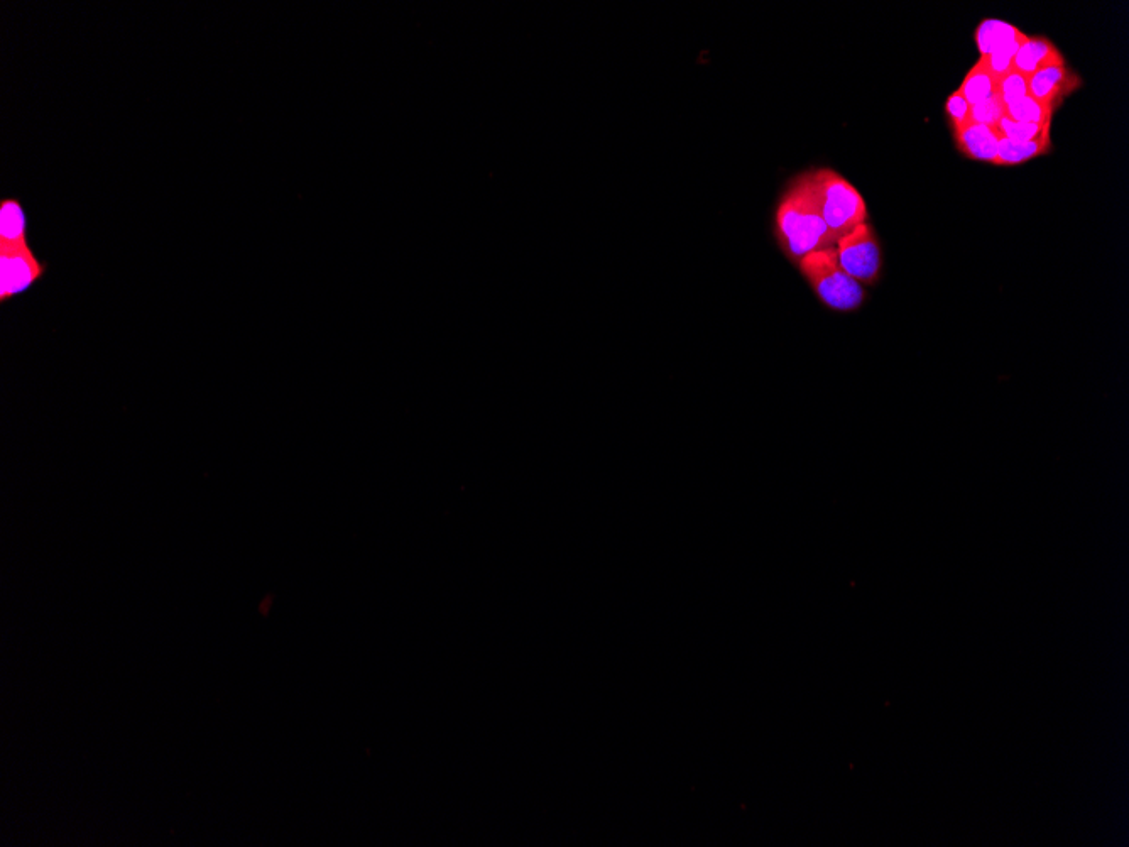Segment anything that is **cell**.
Here are the masks:
<instances>
[{
	"label": "cell",
	"mask_w": 1129,
	"mask_h": 847,
	"mask_svg": "<svg viewBox=\"0 0 1129 847\" xmlns=\"http://www.w3.org/2000/svg\"><path fill=\"white\" fill-rule=\"evenodd\" d=\"M776 235L793 263L825 247L834 246L820 212L819 193L813 171L791 181L776 212Z\"/></svg>",
	"instance_id": "cell-1"
},
{
	"label": "cell",
	"mask_w": 1129,
	"mask_h": 847,
	"mask_svg": "<svg viewBox=\"0 0 1129 847\" xmlns=\"http://www.w3.org/2000/svg\"><path fill=\"white\" fill-rule=\"evenodd\" d=\"M798 268L825 307L854 312L866 300V290L842 269L835 247H825L803 257Z\"/></svg>",
	"instance_id": "cell-2"
},
{
	"label": "cell",
	"mask_w": 1129,
	"mask_h": 847,
	"mask_svg": "<svg viewBox=\"0 0 1129 847\" xmlns=\"http://www.w3.org/2000/svg\"><path fill=\"white\" fill-rule=\"evenodd\" d=\"M1004 115H1006V105L999 100L998 95L984 100L981 104L971 105V112H969L971 122L981 124V126L993 127V129H996Z\"/></svg>",
	"instance_id": "cell-16"
},
{
	"label": "cell",
	"mask_w": 1129,
	"mask_h": 847,
	"mask_svg": "<svg viewBox=\"0 0 1129 847\" xmlns=\"http://www.w3.org/2000/svg\"><path fill=\"white\" fill-rule=\"evenodd\" d=\"M1053 110L1055 107L1052 105L1043 104L1033 97H1025L1020 102L1006 107V117L1015 122H1023V124H1052Z\"/></svg>",
	"instance_id": "cell-13"
},
{
	"label": "cell",
	"mask_w": 1129,
	"mask_h": 847,
	"mask_svg": "<svg viewBox=\"0 0 1129 847\" xmlns=\"http://www.w3.org/2000/svg\"><path fill=\"white\" fill-rule=\"evenodd\" d=\"M1064 61V56L1050 39L1043 38V36H1037V38L1026 36L1020 50L1016 53L1015 60H1013V68L1021 75L1031 77L1033 73H1037L1045 66L1053 65V63H1064Z\"/></svg>",
	"instance_id": "cell-8"
},
{
	"label": "cell",
	"mask_w": 1129,
	"mask_h": 847,
	"mask_svg": "<svg viewBox=\"0 0 1129 847\" xmlns=\"http://www.w3.org/2000/svg\"><path fill=\"white\" fill-rule=\"evenodd\" d=\"M29 217L17 198L0 200V247L22 246L28 241Z\"/></svg>",
	"instance_id": "cell-9"
},
{
	"label": "cell",
	"mask_w": 1129,
	"mask_h": 847,
	"mask_svg": "<svg viewBox=\"0 0 1129 847\" xmlns=\"http://www.w3.org/2000/svg\"><path fill=\"white\" fill-rule=\"evenodd\" d=\"M945 112H947L950 126L954 129V132L959 131V129H962V127L967 126V124L971 122V117H969L971 105L962 97V93H960L959 90H955V92L950 95L949 99H947Z\"/></svg>",
	"instance_id": "cell-17"
},
{
	"label": "cell",
	"mask_w": 1129,
	"mask_h": 847,
	"mask_svg": "<svg viewBox=\"0 0 1129 847\" xmlns=\"http://www.w3.org/2000/svg\"><path fill=\"white\" fill-rule=\"evenodd\" d=\"M1050 127H1052V124H1043V126H1040V124H1023V122L1011 121V119H1008V117L1004 115L1003 119L999 121L998 126H996V131L999 132V136L1006 137V139H1010V141L1028 143V141H1035L1038 137L1048 134Z\"/></svg>",
	"instance_id": "cell-14"
},
{
	"label": "cell",
	"mask_w": 1129,
	"mask_h": 847,
	"mask_svg": "<svg viewBox=\"0 0 1129 847\" xmlns=\"http://www.w3.org/2000/svg\"><path fill=\"white\" fill-rule=\"evenodd\" d=\"M834 247L840 266L857 283L871 285L879 278L883 259L871 224L864 222L857 225L849 234L840 237Z\"/></svg>",
	"instance_id": "cell-4"
},
{
	"label": "cell",
	"mask_w": 1129,
	"mask_h": 847,
	"mask_svg": "<svg viewBox=\"0 0 1129 847\" xmlns=\"http://www.w3.org/2000/svg\"><path fill=\"white\" fill-rule=\"evenodd\" d=\"M813 178L819 193L820 212L835 246L840 237L868 222V208L861 193L834 170L820 168L813 171Z\"/></svg>",
	"instance_id": "cell-3"
},
{
	"label": "cell",
	"mask_w": 1129,
	"mask_h": 847,
	"mask_svg": "<svg viewBox=\"0 0 1129 847\" xmlns=\"http://www.w3.org/2000/svg\"><path fill=\"white\" fill-rule=\"evenodd\" d=\"M48 263L38 259L33 247H0V303L28 293L44 278Z\"/></svg>",
	"instance_id": "cell-5"
},
{
	"label": "cell",
	"mask_w": 1129,
	"mask_h": 847,
	"mask_svg": "<svg viewBox=\"0 0 1129 847\" xmlns=\"http://www.w3.org/2000/svg\"><path fill=\"white\" fill-rule=\"evenodd\" d=\"M954 136L955 146L966 158L984 163H996L999 132L993 127L969 122L967 126L954 132Z\"/></svg>",
	"instance_id": "cell-7"
},
{
	"label": "cell",
	"mask_w": 1129,
	"mask_h": 847,
	"mask_svg": "<svg viewBox=\"0 0 1129 847\" xmlns=\"http://www.w3.org/2000/svg\"><path fill=\"white\" fill-rule=\"evenodd\" d=\"M1080 85L1079 78L1075 77L1074 73L1070 72L1067 65L1064 63H1053V65L1045 66L1037 73H1033L1028 77V88H1030V97L1043 102V104L1052 105L1055 107L1064 95H1069L1072 90Z\"/></svg>",
	"instance_id": "cell-6"
},
{
	"label": "cell",
	"mask_w": 1129,
	"mask_h": 847,
	"mask_svg": "<svg viewBox=\"0 0 1129 847\" xmlns=\"http://www.w3.org/2000/svg\"><path fill=\"white\" fill-rule=\"evenodd\" d=\"M996 95H998L999 100H1001L1006 107L1020 102L1021 99H1025V97L1030 95L1028 77L1021 75V73L1016 72V70L1008 73V75H1004L1003 78H999L998 80V92H996Z\"/></svg>",
	"instance_id": "cell-15"
},
{
	"label": "cell",
	"mask_w": 1129,
	"mask_h": 847,
	"mask_svg": "<svg viewBox=\"0 0 1129 847\" xmlns=\"http://www.w3.org/2000/svg\"><path fill=\"white\" fill-rule=\"evenodd\" d=\"M1050 148H1052L1050 132L1045 136L1038 137L1035 141H1028V143H1016V141H1010L1006 137L999 136L998 156H996V163L994 164L996 166H1018V164L1030 161V159L1047 154Z\"/></svg>",
	"instance_id": "cell-11"
},
{
	"label": "cell",
	"mask_w": 1129,
	"mask_h": 847,
	"mask_svg": "<svg viewBox=\"0 0 1129 847\" xmlns=\"http://www.w3.org/2000/svg\"><path fill=\"white\" fill-rule=\"evenodd\" d=\"M962 97L969 105L981 104L984 100L991 99L998 92V80L988 72L981 60L967 72L964 82L959 87Z\"/></svg>",
	"instance_id": "cell-12"
},
{
	"label": "cell",
	"mask_w": 1129,
	"mask_h": 847,
	"mask_svg": "<svg viewBox=\"0 0 1129 847\" xmlns=\"http://www.w3.org/2000/svg\"><path fill=\"white\" fill-rule=\"evenodd\" d=\"M1025 38L1026 34L1020 29L999 19H986L976 29V43L981 56L991 55Z\"/></svg>",
	"instance_id": "cell-10"
}]
</instances>
